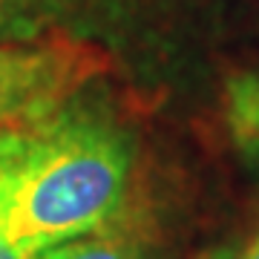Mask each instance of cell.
<instances>
[{"mask_svg":"<svg viewBox=\"0 0 259 259\" xmlns=\"http://www.w3.org/2000/svg\"><path fill=\"white\" fill-rule=\"evenodd\" d=\"M133 173L118 121L90 104L0 127V233L26 259L115 222Z\"/></svg>","mask_w":259,"mask_h":259,"instance_id":"obj_1","label":"cell"},{"mask_svg":"<svg viewBox=\"0 0 259 259\" xmlns=\"http://www.w3.org/2000/svg\"><path fill=\"white\" fill-rule=\"evenodd\" d=\"M228 121L242 156L259 170V75H239L231 81Z\"/></svg>","mask_w":259,"mask_h":259,"instance_id":"obj_4","label":"cell"},{"mask_svg":"<svg viewBox=\"0 0 259 259\" xmlns=\"http://www.w3.org/2000/svg\"><path fill=\"white\" fill-rule=\"evenodd\" d=\"M78 55L64 47H0V124L55 110L78 78Z\"/></svg>","mask_w":259,"mask_h":259,"instance_id":"obj_2","label":"cell"},{"mask_svg":"<svg viewBox=\"0 0 259 259\" xmlns=\"http://www.w3.org/2000/svg\"><path fill=\"white\" fill-rule=\"evenodd\" d=\"M239 259H259V236H256L253 242H250V248L245 250V253H242Z\"/></svg>","mask_w":259,"mask_h":259,"instance_id":"obj_7","label":"cell"},{"mask_svg":"<svg viewBox=\"0 0 259 259\" xmlns=\"http://www.w3.org/2000/svg\"><path fill=\"white\" fill-rule=\"evenodd\" d=\"M0 259H26V256H23V253H20V250L15 248L3 233H0Z\"/></svg>","mask_w":259,"mask_h":259,"instance_id":"obj_5","label":"cell"},{"mask_svg":"<svg viewBox=\"0 0 259 259\" xmlns=\"http://www.w3.org/2000/svg\"><path fill=\"white\" fill-rule=\"evenodd\" d=\"M32 259H150V250L141 236L115 231L112 225H107L101 231L47 248Z\"/></svg>","mask_w":259,"mask_h":259,"instance_id":"obj_3","label":"cell"},{"mask_svg":"<svg viewBox=\"0 0 259 259\" xmlns=\"http://www.w3.org/2000/svg\"><path fill=\"white\" fill-rule=\"evenodd\" d=\"M196 259H236V256L228 248H216V250H207V253H202V256H196Z\"/></svg>","mask_w":259,"mask_h":259,"instance_id":"obj_6","label":"cell"}]
</instances>
